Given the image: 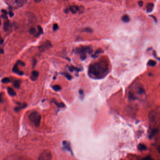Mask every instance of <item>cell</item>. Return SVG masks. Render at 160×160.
<instances>
[{
    "instance_id": "obj_1",
    "label": "cell",
    "mask_w": 160,
    "mask_h": 160,
    "mask_svg": "<svg viewBox=\"0 0 160 160\" xmlns=\"http://www.w3.org/2000/svg\"><path fill=\"white\" fill-rule=\"evenodd\" d=\"M89 74L92 78H102L106 75L108 72L107 64L102 62H95L90 66Z\"/></svg>"
},
{
    "instance_id": "obj_2",
    "label": "cell",
    "mask_w": 160,
    "mask_h": 160,
    "mask_svg": "<svg viewBox=\"0 0 160 160\" xmlns=\"http://www.w3.org/2000/svg\"><path fill=\"white\" fill-rule=\"evenodd\" d=\"M30 121L34 124L35 126H39L41 124L42 116L36 111L32 113L29 116Z\"/></svg>"
},
{
    "instance_id": "obj_3",
    "label": "cell",
    "mask_w": 160,
    "mask_h": 160,
    "mask_svg": "<svg viewBox=\"0 0 160 160\" xmlns=\"http://www.w3.org/2000/svg\"><path fill=\"white\" fill-rule=\"evenodd\" d=\"M28 2L26 0H12L6 1L7 4L13 9H18L24 6Z\"/></svg>"
},
{
    "instance_id": "obj_4",
    "label": "cell",
    "mask_w": 160,
    "mask_h": 160,
    "mask_svg": "<svg viewBox=\"0 0 160 160\" xmlns=\"http://www.w3.org/2000/svg\"><path fill=\"white\" fill-rule=\"evenodd\" d=\"M52 154L51 151L48 150H46L42 152L38 158V160H51Z\"/></svg>"
},
{
    "instance_id": "obj_5",
    "label": "cell",
    "mask_w": 160,
    "mask_h": 160,
    "mask_svg": "<svg viewBox=\"0 0 160 160\" xmlns=\"http://www.w3.org/2000/svg\"><path fill=\"white\" fill-rule=\"evenodd\" d=\"M92 52V50L89 47H81L80 48L77 49V52L79 53L80 55L82 54H86L87 53H91Z\"/></svg>"
},
{
    "instance_id": "obj_6",
    "label": "cell",
    "mask_w": 160,
    "mask_h": 160,
    "mask_svg": "<svg viewBox=\"0 0 160 160\" xmlns=\"http://www.w3.org/2000/svg\"><path fill=\"white\" fill-rule=\"evenodd\" d=\"M52 47L51 43L49 41H47L43 43L39 47V50L41 52H43L49 49Z\"/></svg>"
},
{
    "instance_id": "obj_7",
    "label": "cell",
    "mask_w": 160,
    "mask_h": 160,
    "mask_svg": "<svg viewBox=\"0 0 160 160\" xmlns=\"http://www.w3.org/2000/svg\"><path fill=\"white\" fill-rule=\"evenodd\" d=\"M62 145H63V148L65 149L66 150L68 151L69 152L72 153V148H71V144L69 142L67 141H63L62 142Z\"/></svg>"
},
{
    "instance_id": "obj_8",
    "label": "cell",
    "mask_w": 160,
    "mask_h": 160,
    "mask_svg": "<svg viewBox=\"0 0 160 160\" xmlns=\"http://www.w3.org/2000/svg\"><path fill=\"white\" fill-rule=\"evenodd\" d=\"M12 28V25H11V22L9 20H7L4 23L3 25V29L5 31H9Z\"/></svg>"
},
{
    "instance_id": "obj_9",
    "label": "cell",
    "mask_w": 160,
    "mask_h": 160,
    "mask_svg": "<svg viewBox=\"0 0 160 160\" xmlns=\"http://www.w3.org/2000/svg\"><path fill=\"white\" fill-rule=\"evenodd\" d=\"M12 71L14 72L15 73L18 74L19 75L22 76L24 74V72H21V71H20L18 70V65L17 64H15V66H14L13 68L12 69Z\"/></svg>"
},
{
    "instance_id": "obj_10",
    "label": "cell",
    "mask_w": 160,
    "mask_h": 160,
    "mask_svg": "<svg viewBox=\"0 0 160 160\" xmlns=\"http://www.w3.org/2000/svg\"><path fill=\"white\" fill-rule=\"evenodd\" d=\"M68 10L73 14H75L79 10V7L76 5H72L70 6Z\"/></svg>"
},
{
    "instance_id": "obj_11",
    "label": "cell",
    "mask_w": 160,
    "mask_h": 160,
    "mask_svg": "<svg viewBox=\"0 0 160 160\" xmlns=\"http://www.w3.org/2000/svg\"><path fill=\"white\" fill-rule=\"evenodd\" d=\"M39 72H37V71H33L32 73V76L31 77V78L32 80H33V81H35L37 79V78L39 76Z\"/></svg>"
},
{
    "instance_id": "obj_12",
    "label": "cell",
    "mask_w": 160,
    "mask_h": 160,
    "mask_svg": "<svg viewBox=\"0 0 160 160\" xmlns=\"http://www.w3.org/2000/svg\"><path fill=\"white\" fill-rule=\"evenodd\" d=\"M153 7H154V4L152 3H148L147 4L146 6V9H147V12H151L153 10Z\"/></svg>"
},
{
    "instance_id": "obj_13",
    "label": "cell",
    "mask_w": 160,
    "mask_h": 160,
    "mask_svg": "<svg viewBox=\"0 0 160 160\" xmlns=\"http://www.w3.org/2000/svg\"><path fill=\"white\" fill-rule=\"evenodd\" d=\"M7 90H8V93H9L10 96H14L16 95V92H15V91L12 88H8V89H7Z\"/></svg>"
},
{
    "instance_id": "obj_14",
    "label": "cell",
    "mask_w": 160,
    "mask_h": 160,
    "mask_svg": "<svg viewBox=\"0 0 160 160\" xmlns=\"http://www.w3.org/2000/svg\"><path fill=\"white\" fill-rule=\"evenodd\" d=\"M27 106H28V104L26 103H24L21 106H18L17 107H16L15 108V111H16V112H18V111H20L21 109L27 107Z\"/></svg>"
},
{
    "instance_id": "obj_15",
    "label": "cell",
    "mask_w": 160,
    "mask_h": 160,
    "mask_svg": "<svg viewBox=\"0 0 160 160\" xmlns=\"http://www.w3.org/2000/svg\"><path fill=\"white\" fill-rule=\"evenodd\" d=\"M53 102L55 104L58 108H63L65 107V104L63 102H58L56 100H54L53 101Z\"/></svg>"
},
{
    "instance_id": "obj_16",
    "label": "cell",
    "mask_w": 160,
    "mask_h": 160,
    "mask_svg": "<svg viewBox=\"0 0 160 160\" xmlns=\"http://www.w3.org/2000/svg\"><path fill=\"white\" fill-rule=\"evenodd\" d=\"M122 20L125 23H128L130 21V17L127 15H124L122 18Z\"/></svg>"
},
{
    "instance_id": "obj_17",
    "label": "cell",
    "mask_w": 160,
    "mask_h": 160,
    "mask_svg": "<svg viewBox=\"0 0 160 160\" xmlns=\"http://www.w3.org/2000/svg\"><path fill=\"white\" fill-rule=\"evenodd\" d=\"M138 150L141 151H142L146 150L147 149V147H146V145L143 144H139V145H138Z\"/></svg>"
},
{
    "instance_id": "obj_18",
    "label": "cell",
    "mask_w": 160,
    "mask_h": 160,
    "mask_svg": "<svg viewBox=\"0 0 160 160\" xmlns=\"http://www.w3.org/2000/svg\"><path fill=\"white\" fill-rule=\"evenodd\" d=\"M102 49H98V50H97V51L95 52V53H94V54H93V55L92 56V57L93 58H97V57H98V56H99V55H100V54H101V53H102Z\"/></svg>"
},
{
    "instance_id": "obj_19",
    "label": "cell",
    "mask_w": 160,
    "mask_h": 160,
    "mask_svg": "<svg viewBox=\"0 0 160 160\" xmlns=\"http://www.w3.org/2000/svg\"><path fill=\"white\" fill-rule=\"evenodd\" d=\"M148 65L151 66V67H154L156 65V62L155 61L152 60H150L148 63Z\"/></svg>"
},
{
    "instance_id": "obj_20",
    "label": "cell",
    "mask_w": 160,
    "mask_h": 160,
    "mask_svg": "<svg viewBox=\"0 0 160 160\" xmlns=\"http://www.w3.org/2000/svg\"><path fill=\"white\" fill-rule=\"evenodd\" d=\"M14 86L16 88H19L20 86V81L19 80H17L14 82Z\"/></svg>"
},
{
    "instance_id": "obj_21",
    "label": "cell",
    "mask_w": 160,
    "mask_h": 160,
    "mask_svg": "<svg viewBox=\"0 0 160 160\" xmlns=\"http://www.w3.org/2000/svg\"><path fill=\"white\" fill-rule=\"evenodd\" d=\"M69 69L71 72H73L74 71H76L77 72H78L80 71V69L77 68V67H74V66H71V67H69Z\"/></svg>"
},
{
    "instance_id": "obj_22",
    "label": "cell",
    "mask_w": 160,
    "mask_h": 160,
    "mask_svg": "<svg viewBox=\"0 0 160 160\" xmlns=\"http://www.w3.org/2000/svg\"><path fill=\"white\" fill-rule=\"evenodd\" d=\"M54 90L55 91H59L61 89V87L59 86V85H55V86H53L52 87Z\"/></svg>"
},
{
    "instance_id": "obj_23",
    "label": "cell",
    "mask_w": 160,
    "mask_h": 160,
    "mask_svg": "<svg viewBox=\"0 0 160 160\" xmlns=\"http://www.w3.org/2000/svg\"><path fill=\"white\" fill-rule=\"evenodd\" d=\"M11 81L10 78H3L2 80V82L3 83H8Z\"/></svg>"
},
{
    "instance_id": "obj_24",
    "label": "cell",
    "mask_w": 160,
    "mask_h": 160,
    "mask_svg": "<svg viewBox=\"0 0 160 160\" xmlns=\"http://www.w3.org/2000/svg\"><path fill=\"white\" fill-rule=\"evenodd\" d=\"M63 74L65 76V77L67 78V79H69V80H71L72 79V77L71 75L69 74V73H63Z\"/></svg>"
},
{
    "instance_id": "obj_25",
    "label": "cell",
    "mask_w": 160,
    "mask_h": 160,
    "mask_svg": "<svg viewBox=\"0 0 160 160\" xmlns=\"http://www.w3.org/2000/svg\"><path fill=\"white\" fill-rule=\"evenodd\" d=\"M30 33L32 34H34L36 33V30L34 28H32L29 30Z\"/></svg>"
},
{
    "instance_id": "obj_26",
    "label": "cell",
    "mask_w": 160,
    "mask_h": 160,
    "mask_svg": "<svg viewBox=\"0 0 160 160\" xmlns=\"http://www.w3.org/2000/svg\"><path fill=\"white\" fill-rule=\"evenodd\" d=\"M37 28H38V30H39V33L40 34H42L43 33V30L42 28L40 26H38Z\"/></svg>"
},
{
    "instance_id": "obj_27",
    "label": "cell",
    "mask_w": 160,
    "mask_h": 160,
    "mask_svg": "<svg viewBox=\"0 0 160 160\" xmlns=\"http://www.w3.org/2000/svg\"><path fill=\"white\" fill-rule=\"evenodd\" d=\"M83 31L86 32H92V29H91L90 28H86L84 29V30H83Z\"/></svg>"
},
{
    "instance_id": "obj_28",
    "label": "cell",
    "mask_w": 160,
    "mask_h": 160,
    "mask_svg": "<svg viewBox=\"0 0 160 160\" xmlns=\"http://www.w3.org/2000/svg\"><path fill=\"white\" fill-rule=\"evenodd\" d=\"M80 58L82 59V60H84L87 58V55L86 54H82L80 55Z\"/></svg>"
},
{
    "instance_id": "obj_29",
    "label": "cell",
    "mask_w": 160,
    "mask_h": 160,
    "mask_svg": "<svg viewBox=\"0 0 160 160\" xmlns=\"http://www.w3.org/2000/svg\"><path fill=\"white\" fill-rule=\"evenodd\" d=\"M17 64H19V65H21V66H24L25 65V62H23V61H21L20 60H18V61L17 62Z\"/></svg>"
},
{
    "instance_id": "obj_30",
    "label": "cell",
    "mask_w": 160,
    "mask_h": 160,
    "mask_svg": "<svg viewBox=\"0 0 160 160\" xmlns=\"http://www.w3.org/2000/svg\"><path fill=\"white\" fill-rule=\"evenodd\" d=\"M37 60L36 58H33V63H32V67L34 68L36 66V63H37Z\"/></svg>"
},
{
    "instance_id": "obj_31",
    "label": "cell",
    "mask_w": 160,
    "mask_h": 160,
    "mask_svg": "<svg viewBox=\"0 0 160 160\" xmlns=\"http://www.w3.org/2000/svg\"><path fill=\"white\" fill-rule=\"evenodd\" d=\"M3 93H0V102H3Z\"/></svg>"
},
{
    "instance_id": "obj_32",
    "label": "cell",
    "mask_w": 160,
    "mask_h": 160,
    "mask_svg": "<svg viewBox=\"0 0 160 160\" xmlns=\"http://www.w3.org/2000/svg\"><path fill=\"white\" fill-rule=\"evenodd\" d=\"M58 29V24H54V26H53V30H54V31H56Z\"/></svg>"
},
{
    "instance_id": "obj_33",
    "label": "cell",
    "mask_w": 160,
    "mask_h": 160,
    "mask_svg": "<svg viewBox=\"0 0 160 160\" xmlns=\"http://www.w3.org/2000/svg\"><path fill=\"white\" fill-rule=\"evenodd\" d=\"M9 16H10V17H13L14 16L13 12H12V11H10V12H9Z\"/></svg>"
},
{
    "instance_id": "obj_34",
    "label": "cell",
    "mask_w": 160,
    "mask_h": 160,
    "mask_svg": "<svg viewBox=\"0 0 160 160\" xmlns=\"http://www.w3.org/2000/svg\"><path fill=\"white\" fill-rule=\"evenodd\" d=\"M143 160H153L152 158H151L150 157H147L146 158H144Z\"/></svg>"
},
{
    "instance_id": "obj_35",
    "label": "cell",
    "mask_w": 160,
    "mask_h": 160,
    "mask_svg": "<svg viewBox=\"0 0 160 160\" xmlns=\"http://www.w3.org/2000/svg\"><path fill=\"white\" fill-rule=\"evenodd\" d=\"M138 5H139L140 7H142L143 5V2L142 1H139L138 2Z\"/></svg>"
},
{
    "instance_id": "obj_36",
    "label": "cell",
    "mask_w": 160,
    "mask_h": 160,
    "mask_svg": "<svg viewBox=\"0 0 160 160\" xmlns=\"http://www.w3.org/2000/svg\"><path fill=\"white\" fill-rule=\"evenodd\" d=\"M2 18H3V19H8V18H7V15L5 14H3L2 15Z\"/></svg>"
},
{
    "instance_id": "obj_37",
    "label": "cell",
    "mask_w": 160,
    "mask_h": 160,
    "mask_svg": "<svg viewBox=\"0 0 160 160\" xmlns=\"http://www.w3.org/2000/svg\"><path fill=\"white\" fill-rule=\"evenodd\" d=\"M2 13H3V14L7 15V12L6 10H2Z\"/></svg>"
},
{
    "instance_id": "obj_38",
    "label": "cell",
    "mask_w": 160,
    "mask_h": 160,
    "mask_svg": "<svg viewBox=\"0 0 160 160\" xmlns=\"http://www.w3.org/2000/svg\"><path fill=\"white\" fill-rule=\"evenodd\" d=\"M79 93L80 95H83V93H84V92H83V90H80L79 91Z\"/></svg>"
},
{
    "instance_id": "obj_39",
    "label": "cell",
    "mask_w": 160,
    "mask_h": 160,
    "mask_svg": "<svg viewBox=\"0 0 160 160\" xmlns=\"http://www.w3.org/2000/svg\"><path fill=\"white\" fill-rule=\"evenodd\" d=\"M150 17H151L152 18H153V19H154V21H155V22H157V19H156V18L154 17L152 15H150Z\"/></svg>"
},
{
    "instance_id": "obj_40",
    "label": "cell",
    "mask_w": 160,
    "mask_h": 160,
    "mask_svg": "<svg viewBox=\"0 0 160 160\" xmlns=\"http://www.w3.org/2000/svg\"><path fill=\"white\" fill-rule=\"evenodd\" d=\"M3 43V40L2 38H0V45L2 44Z\"/></svg>"
},
{
    "instance_id": "obj_41",
    "label": "cell",
    "mask_w": 160,
    "mask_h": 160,
    "mask_svg": "<svg viewBox=\"0 0 160 160\" xmlns=\"http://www.w3.org/2000/svg\"><path fill=\"white\" fill-rule=\"evenodd\" d=\"M4 53V50L2 49H0V54H3Z\"/></svg>"
},
{
    "instance_id": "obj_42",
    "label": "cell",
    "mask_w": 160,
    "mask_h": 160,
    "mask_svg": "<svg viewBox=\"0 0 160 160\" xmlns=\"http://www.w3.org/2000/svg\"><path fill=\"white\" fill-rule=\"evenodd\" d=\"M35 2H41V1H35Z\"/></svg>"
},
{
    "instance_id": "obj_43",
    "label": "cell",
    "mask_w": 160,
    "mask_h": 160,
    "mask_svg": "<svg viewBox=\"0 0 160 160\" xmlns=\"http://www.w3.org/2000/svg\"><path fill=\"white\" fill-rule=\"evenodd\" d=\"M1 26V19H0V27Z\"/></svg>"
}]
</instances>
